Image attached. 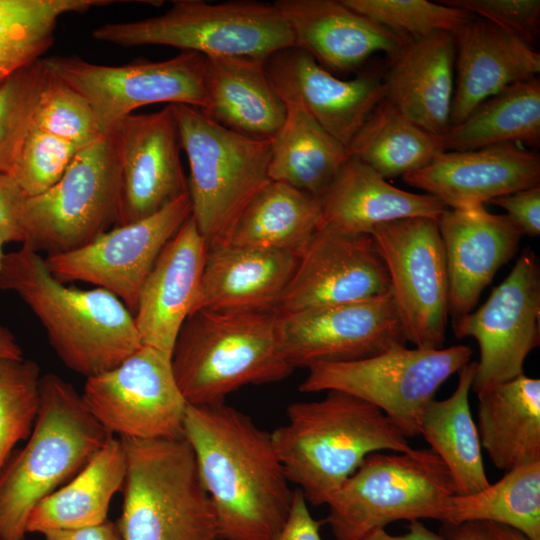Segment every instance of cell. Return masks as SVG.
<instances>
[{
  "instance_id": "obj_1",
  "label": "cell",
  "mask_w": 540,
  "mask_h": 540,
  "mask_svg": "<svg viewBox=\"0 0 540 540\" xmlns=\"http://www.w3.org/2000/svg\"><path fill=\"white\" fill-rule=\"evenodd\" d=\"M183 436L192 447L220 540H272L294 490L271 433L225 402L187 404Z\"/></svg>"
},
{
  "instance_id": "obj_2",
  "label": "cell",
  "mask_w": 540,
  "mask_h": 540,
  "mask_svg": "<svg viewBox=\"0 0 540 540\" xmlns=\"http://www.w3.org/2000/svg\"><path fill=\"white\" fill-rule=\"evenodd\" d=\"M0 289L29 306L59 359L86 378L116 367L142 346L133 314L116 296L66 286L27 245L4 254Z\"/></svg>"
},
{
  "instance_id": "obj_3",
  "label": "cell",
  "mask_w": 540,
  "mask_h": 540,
  "mask_svg": "<svg viewBox=\"0 0 540 540\" xmlns=\"http://www.w3.org/2000/svg\"><path fill=\"white\" fill-rule=\"evenodd\" d=\"M286 415L272 441L289 482L314 506L327 504L369 454L412 449L380 409L345 392L291 403Z\"/></svg>"
},
{
  "instance_id": "obj_4",
  "label": "cell",
  "mask_w": 540,
  "mask_h": 540,
  "mask_svg": "<svg viewBox=\"0 0 540 540\" xmlns=\"http://www.w3.org/2000/svg\"><path fill=\"white\" fill-rule=\"evenodd\" d=\"M109 435L69 382L53 373L41 376L28 441L0 471V540H25L32 509L75 477Z\"/></svg>"
},
{
  "instance_id": "obj_5",
  "label": "cell",
  "mask_w": 540,
  "mask_h": 540,
  "mask_svg": "<svg viewBox=\"0 0 540 540\" xmlns=\"http://www.w3.org/2000/svg\"><path fill=\"white\" fill-rule=\"evenodd\" d=\"M171 364L185 401L198 406L224 403L244 386L279 382L294 370L282 351L278 312L197 311L178 334Z\"/></svg>"
},
{
  "instance_id": "obj_6",
  "label": "cell",
  "mask_w": 540,
  "mask_h": 540,
  "mask_svg": "<svg viewBox=\"0 0 540 540\" xmlns=\"http://www.w3.org/2000/svg\"><path fill=\"white\" fill-rule=\"evenodd\" d=\"M120 439L126 458L116 523L121 540H220L210 497L185 437Z\"/></svg>"
},
{
  "instance_id": "obj_7",
  "label": "cell",
  "mask_w": 540,
  "mask_h": 540,
  "mask_svg": "<svg viewBox=\"0 0 540 540\" xmlns=\"http://www.w3.org/2000/svg\"><path fill=\"white\" fill-rule=\"evenodd\" d=\"M170 106L190 167L191 216L208 247L223 244L248 204L271 181V141L232 131L197 108Z\"/></svg>"
},
{
  "instance_id": "obj_8",
  "label": "cell",
  "mask_w": 540,
  "mask_h": 540,
  "mask_svg": "<svg viewBox=\"0 0 540 540\" xmlns=\"http://www.w3.org/2000/svg\"><path fill=\"white\" fill-rule=\"evenodd\" d=\"M456 494L452 476L431 449L369 454L327 502L336 540H359L399 520L442 521Z\"/></svg>"
},
{
  "instance_id": "obj_9",
  "label": "cell",
  "mask_w": 540,
  "mask_h": 540,
  "mask_svg": "<svg viewBox=\"0 0 540 540\" xmlns=\"http://www.w3.org/2000/svg\"><path fill=\"white\" fill-rule=\"evenodd\" d=\"M92 37L118 46L164 45L205 57L241 56L266 60L294 46L289 24L274 3L176 0L164 14L108 23Z\"/></svg>"
},
{
  "instance_id": "obj_10",
  "label": "cell",
  "mask_w": 540,
  "mask_h": 540,
  "mask_svg": "<svg viewBox=\"0 0 540 540\" xmlns=\"http://www.w3.org/2000/svg\"><path fill=\"white\" fill-rule=\"evenodd\" d=\"M122 173L113 129L81 148L61 179L26 197L23 243L47 255L80 248L117 224Z\"/></svg>"
},
{
  "instance_id": "obj_11",
  "label": "cell",
  "mask_w": 540,
  "mask_h": 540,
  "mask_svg": "<svg viewBox=\"0 0 540 540\" xmlns=\"http://www.w3.org/2000/svg\"><path fill=\"white\" fill-rule=\"evenodd\" d=\"M465 345L423 349L395 345L364 359L317 363L299 385L302 393L345 392L380 409L409 439L440 386L470 362Z\"/></svg>"
},
{
  "instance_id": "obj_12",
  "label": "cell",
  "mask_w": 540,
  "mask_h": 540,
  "mask_svg": "<svg viewBox=\"0 0 540 540\" xmlns=\"http://www.w3.org/2000/svg\"><path fill=\"white\" fill-rule=\"evenodd\" d=\"M43 62L52 75L89 102L103 134L145 105L183 104L202 112L209 107L206 57L196 52L121 66L95 64L76 56L49 57Z\"/></svg>"
},
{
  "instance_id": "obj_13",
  "label": "cell",
  "mask_w": 540,
  "mask_h": 540,
  "mask_svg": "<svg viewBox=\"0 0 540 540\" xmlns=\"http://www.w3.org/2000/svg\"><path fill=\"white\" fill-rule=\"evenodd\" d=\"M370 235L385 264L406 340L418 348H442L449 314L448 276L437 219L382 223Z\"/></svg>"
},
{
  "instance_id": "obj_14",
  "label": "cell",
  "mask_w": 540,
  "mask_h": 540,
  "mask_svg": "<svg viewBox=\"0 0 540 540\" xmlns=\"http://www.w3.org/2000/svg\"><path fill=\"white\" fill-rule=\"evenodd\" d=\"M92 416L120 438L183 437L187 402L171 355L142 345L116 367L86 378L81 393Z\"/></svg>"
},
{
  "instance_id": "obj_15",
  "label": "cell",
  "mask_w": 540,
  "mask_h": 540,
  "mask_svg": "<svg viewBox=\"0 0 540 540\" xmlns=\"http://www.w3.org/2000/svg\"><path fill=\"white\" fill-rule=\"evenodd\" d=\"M457 338L473 337L480 357L472 385L475 393L509 381L540 344V270L526 248L508 276L477 309L453 321Z\"/></svg>"
},
{
  "instance_id": "obj_16",
  "label": "cell",
  "mask_w": 540,
  "mask_h": 540,
  "mask_svg": "<svg viewBox=\"0 0 540 540\" xmlns=\"http://www.w3.org/2000/svg\"><path fill=\"white\" fill-rule=\"evenodd\" d=\"M191 213L187 192L156 213L115 226L80 248L47 255L46 267L61 283L86 282L112 293L134 314L155 261Z\"/></svg>"
},
{
  "instance_id": "obj_17",
  "label": "cell",
  "mask_w": 540,
  "mask_h": 540,
  "mask_svg": "<svg viewBox=\"0 0 540 540\" xmlns=\"http://www.w3.org/2000/svg\"><path fill=\"white\" fill-rule=\"evenodd\" d=\"M278 314L282 351L294 369L364 359L407 342L390 292Z\"/></svg>"
},
{
  "instance_id": "obj_18",
  "label": "cell",
  "mask_w": 540,
  "mask_h": 540,
  "mask_svg": "<svg viewBox=\"0 0 540 540\" xmlns=\"http://www.w3.org/2000/svg\"><path fill=\"white\" fill-rule=\"evenodd\" d=\"M390 292L370 234L319 229L298 255L278 313L367 300Z\"/></svg>"
},
{
  "instance_id": "obj_19",
  "label": "cell",
  "mask_w": 540,
  "mask_h": 540,
  "mask_svg": "<svg viewBox=\"0 0 540 540\" xmlns=\"http://www.w3.org/2000/svg\"><path fill=\"white\" fill-rule=\"evenodd\" d=\"M112 129L122 173L116 226L146 218L188 192L179 131L170 105L153 113L130 114Z\"/></svg>"
},
{
  "instance_id": "obj_20",
  "label": "cell",
  "mask_w": 540,
  "mask_h": 540,
  "mask_svg": "<svg viewBox=\"0 0 540 540\" xmlns=\"http://www.w3.org/2000/svg\"><path fill=\"white\" fill-rule=\"evenodd\" d=\"M265 68L284 103L301 104L346 148L385 98L382 70H362L343 80L295 46L272 54L265 60Z\"/></svg>"
},
{
  "instance_id": "obj_21",
  "label": "cell",
  "mask_w": 540,
  "mask_h": 540,
  "mask_svg": "<svg viewBox=\"0 0 540 540\" xmlns=\"http://www.w3.org/2000/svg\"><path fill=\"white\" fill-rule=\"evenodd\" d=\"M402 179L434 196L447 208L463 210L539 186L540 156L518 144L444 151L427 166Z\"/></svg>"
},
{
  "instance_id": "obj_22",
  "label": "cell",
  "mask_w": 540,
  "mask_h": 540,
  "mask_svg": "<svg viewBox=\"0 0 540 540\" xmlns=\"http://www.w3.org/2000/svg\"><path fill=\"white\" fill-rule=\"evenodd\" d=\"M448 276V308L471 312L496 272L517 252L522 233L505 214L484 206L447 209L437 219Z\"/></svg>"
},
{
  "instance_id": "obj_23",
  "label": "cell",
  "mask_w": 540,
  "mask_h": 540,
  "mask_svg": "<svg viewBox=\"0 0 540 540\" xmlns=\"http://www.w3.org/2000/svg\"><path fill=\"white\" fill-rule=\"evenodd\" d=\"M207 251L191 216L164 246L141 288L133 316L142 345L172 354L192 313Z\"/></svg>"
},
{
  "instance_id": "obj_24",
  "label": "cell",
  "mask_w": 540,
  "mask_h": 540,
  "mask_svg": "<svg viewBox=\"0 0 540 540\" xmlns=\"http://www.w3.org/2000/svg\"><path fill=\"white\" fill-rule=\"evenodd\" d=\"M274 4L290 26L294 46L333 74L356 71L378 52L391 57L409 39L355 12L342 0Z\"/></svg>"
},
{
  "instance_id": "obj_25",
  "label": "cell",
  "mask_w": 540,
  "mask_h": 540,
  "mask_svg": "<svg viewBox=\"0 0 540 540\" xmlns=\"http://www.w3.org/2000/svg\"><path fill=\"white\" fill-rule=\"evenodd\" d=\"M298 256L229 243L208 247L192 313L278 312Z\"/></svg>"
},
{
  "instance_id": "obj_26",
  "label": "cell",
  "mask_w": 540,
  "mask_h": 540,
  "mask_svg": "<svg viewBox=\"0 0 540 540\" xmlns=\"http://www.w3.org/2000/svg\"><path fill=\"white\" fill-rule=\"evenodd\" d=\"M454 39L455 84L450 127L504 88L538 77L540 54L480 17L466 23Z\"/></svg>"
},
{
  "instance_id": "obj_27",
  "label": "cell",
  "mask_w": 540,
  "mask_h": 540,
  "mask_svg": "<svg viewBox=\"0 0 540 540\" xmlns=\"http://www.w3.org/2000/svg\"><path fill=\"white\" fill-rule=\"evenodd\" d=\"M455 57L452 33L408 39L389 57L385 99L420 127L442 136L450 128Z\"/></svg>"
},
{
  "instance_id": "obj_28",
  "label": "cell",
  "mask_w": 540,
  "mask_h": 540,
  "mask_svg": "<svg viewBox=\"0 0 540 540\" xmlns=\"http://www.w3.org/2000/svg\"><path fill=\"white\" fill-rule=\"evenodd\" d=\"M318 198L319 229L345 234H370L379 224L404 218L438 219L448 209L430 194L393 186L353 157Z\"/></svg>"
},
{
  "instance_id": "obj_29",
  "label": "cell",
  "mask_w": 540,
  "mask_h": 540,
  "mask_svg": "<svg viewBox=\"0 0 540 540\" xmlns=\"http://www.w3.org/2000/svg\"><path fill=\"white\" fill-rule=\"evenodd\" d=\"M205 86L209 107L203 113L232 131L271 140L285 121L286 104L270 83L264 60L206 57Z\"/></svg>"
},
{
  "instance_id": "obj_30",
  "label": "cell",
  "mask_w": 540,
  "mask_h": 540,
  "mask_svg": "<svg viewBox=\"0 0 540 540\" xmlns=\"http://www.w3.org/2000/svg\"><path fill=\"white\" fill-rule=\"evenodd\" d=\"M482 448L504 471L540 461V380L521 374L476 393Z\"/></svg>"
},
{
  "instance_id": "obj_31",
  "label": "cell",
  "mask_w": 540,
  "mask_h": 540,
  "mask_svg": "<svg viewBox=\"0 0 540 540\" xmlns=\"http://www.w3.org/2000/svg\"><path fill=\"white\" fill-rule=\"evenodd\" d=\"M126 472L121 439L110 434L91 461L66 485L42 499L26 522L27 533L45 534L99 525L122 489Z\"/></svg>"
},
{
  "instance_id": "obj_32",
  "label": "cell",
  "mask_w": 540,
  "mask_h": 540,
  "mask_svg": "<svg viewBox=\"0 0 540 540\" xmlns=\"http://www.w3.org/2000/svg\"><path fill=\"white\" fill-rule=\"evenodd\" d=\"M475 373L476 361L462 367L454 392L443 400H431L418 424V433L448 468L459 495L475 493L490 484L469 405Z\"/></svg>"
},
{
  "instance_id": "obj_33",
  "label": "cell",
  "mask_w": 540,
  "mask_h": 540,
  "mask_svg": "<svg viewBox=\"0 0 540 540\" xmlns=\"http://www.w3.org/2000/svg\"><path fill=\"white\" fill-rule=\"evenodd\" d=\"M285 121L271 141L269 177L319 197L350 158L297 102H285Z\"/></svg>"
},
{
  "instance_id": "obj_34",
  "label": "cell",
  "mask_w": 540,
  "mask_h": 540,
  "mask_svg": "<svg viewBox=\"0 0 540 540\" xmlns=\"http://www.w3.org/2000/svg\"><path fill=\"white\" fill-rule=\"evenodd\" d=\"M319 226L317 196L271 180L242 212L225 243L298 256Z\"/></svg>"
},
{
  "instance_id": "obj_35",
  "label": "cell",
  "mask_w": 540,
  "mask_h": 540,
  "mask_svg": "<svg viewBox=\"0 0 540 540\" xmlns=\"http://www.w3.org/2000/svg\"><path fill=\"white\" fill-rule=\"evenodd\" d=\"M441 137L444 151L540 143V80L514 83L477 106Z\"/></svg>"
},
{
  "instance_id": "obj_36",
  "label": "cell",
  "mask_w": 540,
  "mask_h": 540,
  "mask_svg": "<svg viewBox=\"0 0 540 540\" xmlns=\"http://www.w3.org/2000/svg\"><path fill=\"white\" fill-rule=\"evenodd\" d=\"M350 157L383 178L418 171L444 152L439 135L420 127L385 98L347 146Z\"/></svg>"
},
{
  "instance_id": "obj_37",
  "label": "cell",
  "mask_w": 540,
  "mask_h": 540,
  "mask_svg": "<svg viewBox=\"0 0 540 540\" xmlns=\"http://www.w3.org/2000/svg\"><path fill=\"white\" fill-rule=\"evenodd\" d=\"M491 521L540 540V461L506 471L496 483L468 495H453L441 523Z\"/></svg>"
},
{
  "instance_id": "obj_38",
  "label": "cell",
  "mask_w": 540,
  "mask_h": 540,
  "mask_svg": "<svg viewBox=\"0 0 540 540\" xmlns=\"http://www.w3.org/2000/svg\"><path fill=\"white\" fill-rule=\"evenodd\" d=\"M48 71L40 58L0 84V173L10 174L33 128Z\"/></svg>"
},
{
  "instance_id": "obj_39",
  "label": "cell",
  "mask_w": 540,
  "mask_h": 540,
  "mask_svg": "<svg viewBox=\"0 0 540 540\" xmlns=\"http://www.w3.org/2000/svg\"><path fill=\"white\" fill-rule=\"evenodd\" d=\"M39 365L30 359H0V471L15 445L27 439L39 408Z\"/></svg>"
},
{
  "instance_id": "obj_40",
  "label": "cell",
  "mask_w": 540,
  "mask_h": 540,
  "mask_svg": "<svg viewBox=\"0 0 540 540\" xmlns=\"http://www.w3.org/2000/svg\"><path fill=\"white\" fill-rule=\"evenodd\" d=\"M342 2L391 31L409 39L434 32L455 34L474 15L440 2L427 0H342Z\"/></svg>"
},
{
  "instance_id": "obj_41",
  "label": "cell",
  "mask_w": 540,
  "mask_h": 540,
  "mask_svg": "<svg viewBox=\"0 0 540 540\" xmlns=\"http://www.w3.org/2000/svg\"><path fill=\"white\" fill-rule=\"evenodd\" d=\"M48 73L35 111L33 128L79 149L92 144L103 133L89 102L71 86Z\"/></svg>"
},
{
  "instance_id": "obj_42",
  "label": "cell",
  "mask_w": 540,
  "mask_h": 540,
  "mask_svg": "<svg viewBox=\"0 0 540 540\" xmlns=\"http://www.w3.org/2000/svg\"><path fill=\"white\" fill-rule=\"evenodd\" d=\"M80 149L32 128L10 172L27 197L39 195L56 184Z\"/></svg>"
},
{
  "instance_id": "obj_43",
  "label": "cell",
  "mask_w": 540,
  "mask_h": 540,
  "mask_svg": "<svg viewBox=\"0 0 540 540\" xmlns=\"http://www.w3.org/2000/svg\"><path fill=\"white\" fill-rule=\"evenodd\" d=\"M516 36L534 48L540 36L539 0H442Z\"/></svg>"
},
{
  "instance_id": "obj_44",
  "label": "cell",
  "mask_w": 540,
  "mask_h": 540,
  "mask_svg": "<svg viewBox=\"0 0 540 540\" xmlns=\"http://www.w3.org/2000/svg\"><path fill=\"white\" fill-rule=\"evenodd\" d=\"M490 203L504 209L522 235L539 236L540 185L494 198Z\"/></svg>"
},
{
  "instance_id": "obj_45",
  "label": "cell",
  "mask_w": 540,
  "mask_h": 540,
  "mask_svg": "<svg viewBox=\"0 0 540 540\" xmlns=\"http://www.w3.org/2000/svg\"><path fill=\"white\" fill-rule=\"evenodd\" d=\"M24 54L20 23L9 3L0 0V84L22 65Z\"/></svg>"
},
{
  "instance_id": "obj_46",
  "label": "cell",
  "mask_w": 540,
  "mask_h": 540,
  "mask_svg": "<svg viewBox=\"0 0 540 540\" xmlns=\"http://www.w3.org/2000/svg\"><path fill=\"white\" fill-rule=\"evenodd\" d=\"M26 197L9 174L0 173V232L8 242L23 243L21 215Z\"/></svg>"
},
{
  "instance_id": "obj_47",
  "label": "cell",
  "mask_w": 540,
  "mask_h": 540,
  "mask_svg": "<svg viewBox=\"0 0 540 540\" xmlns=\"http://www.w3.org/2000/svg\"><path fill=\"white\" fill-rule=\"evenodd\" d=\"M439 534L445 540H530L510 526L481 520L442 523Z\"/></svg>"
},
{
  "instance_id": "obj_48",
  "label": "cell",
  "mask_w": 540,
  "mask_h": 540,
  "mask_svg": "<svg viewBox=\"0 0 540 540\" xmlns=\"http://www.w3.org/2000/svg\"><path fill=\"white\" fill-rule=\"evenodd\" d=\"M321 524V521L313 518L308 502L296 488L286 522L272 540H322Z\"/></svg>"
},
{
  "instance_id": "obj_49",
  "label": "cell",
  "mask_w": 540,
  "mask_h": 540,
  "mask_svg": "<svg viewBox=\"0 0 540 540\" xmlns=\"http://www.w3.org/2000/svg\"><path fill=\"white\" fill-rule=\"evenodd\" d=\"M44 540H121L116 523H103L80 529L58 530L43 534Z\"/></svg>"
},
{
  "instance_id": "obj_50",
  "label": "cell",
  "mask_w": 540,
  "mask_h": 540,
  "mask_svg": "<svg viewBox=\"0 0 540 540\" xmlns=\"http://www.w3.org/2000/svg\"><path fill=\"white\" fill-rule=\"evenodd\" d=\"M359 540H445L439 533L426 527L420 520L409 522L404 534L392 535L385 528L376 529Z\"/></svg>"
},
{
  "instance_id": "obj_51",
  "label": "cell",
  "mask_w": 540,
  "mask_h": 540,
  "mask_svg": "<svg viewBox=\"0 0 540 540\" xmlns=\"http://www.w3.org/2000/svg\"><path fill=\"white\" fill-rule=\"evenodd\" d=\"M0 359H23V352L13 334L0 324Z\"/></svg>"
},
{
  "instance_id": "obj_52",
  "label": "cell",
  "mask_w": 540,
  "mask_h": 540,
  "mask_svg": "<svg viewBox=\"0 0 540 540\" xmlns=\"http://www.w3.org/2000/svg\"><path fill=\"white\" fill-rule=\"evenodd\" d=\"M7 242H8L7 237L2 232H0V267H1L2 260H3L4 254H5L3 252V246Z\"/></svg>"
}]
</instances>
